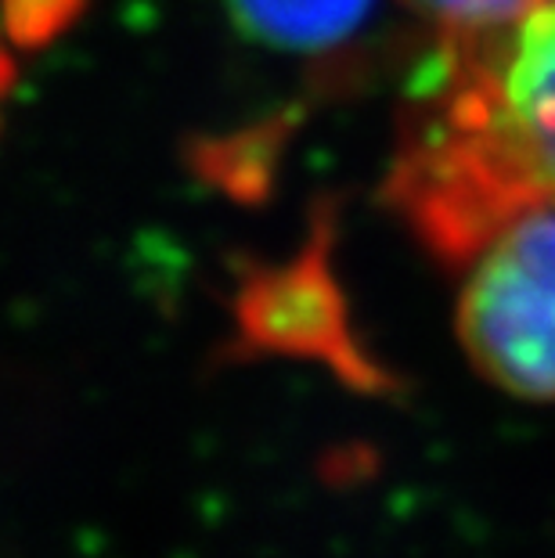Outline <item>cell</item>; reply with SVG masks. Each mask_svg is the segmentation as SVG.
Segmentation results:
<instances>
[{
    "label": "cell",
    "mask_w": 555,
    "mask_h": 558,
    "mask_svg": "<svg viewBox=\"0 0 555 558\" xmlns=\"http://www.w3.org/2000/svg\"><path fill=\"white\" fill-rule=\"evenodd\" d=\"M483 29L436 33L415 69L383 202L441 267H466L534 209L555 206L512 151L483 73Z\"/></svg>",
    "instance_id": "obj_1"
},
{
    "label": "cell",
    "mask_w": 555,
    "mask_h": 558,
    "mask_svg": "<svg viewBox=\"0 0 555 558\" xmlns=\"http://www.w3.org/2000/svg\"><path fill=\"white\" fill-rule=\"evenodd\" d=\"M336 217L317 209L311 234L289 259H245L231 289V342L224 361H311L328 367L353 393L394 397L400 383L364 347L353 325L350 300L333 267Z\"/></svg>",
    "instance_id": "obj_2"
},
{
    "label": "cell",
    "mask_w": 555,
    "mask_h": 558,
    "mask_svg": "<svg viewBox=\"0 0 555 558\" xmlns=\"http://www.w3.org/2000/svg\"><path fill=\"white\" fill-rule=\"evenodd\" d=\"M455 331L502 393L555 400V206L519 217L472 259Z\"/></svg>",
    "instance_id": "obj_3"
},
{
    "label": "cell",
    "mask_w": 555,
    "mask_h": 558,
    "mask_svg": "<svg viewBox=\"0 0 555 558\" xmlns=\"http://www.w3.org/2000/svg\"><path fill=\"white\" fill-rule=\"evenodd\" d=\"M483 73L498 126L555 202V0L483 29Z\"/></svg>",
    "instance_id": "obj_4"
},
{
    "label": "cell",
    "mask_w": 555,
    "mask_h": 558,
    "mask_svg": "<svg viewBox=\"0 0 555 558\" xmlns=\"http://www.w3.org/2000/svg\"><path fill=\"white\" fill-rule=\"evenodd\" d=\"M245 40L281 54H328L372 19L375 0H220Z\"/></svg>",
    "instance_id": "obj_5"
},
{
    "label": "cell",
    "mask_w": 555,
    "mask_h": 558,
    "mask_svg": "<svg viewBox=\"0 0 555 558\" xmlns=\"http://www.w3.org/2000/svg\"><path fill=\"white\" fill-rule=\"evenodd\" d=\"M286 134H289L286 120H270L256 130H245L242 137H228V141L209 145L203 156L195 159V166L217 187H224V192H231L239 198H253L256 192H267L270 187V170L278 166Z\"/></svg>",
    "instance_id": "obj_6"
},
{
    "label": "cell",
    "mask_w": 555,
    "mask_h": 558,
    "mask_svg": "<svg viewBox=\"0 0 555 558\" xmlns=\"http://www.w3.org/2000/svg\"><path fill=\"white\" fill-rule=\"evenodd\" d=\"M419 19L436 26V33H469L509 26L541 0H405Z\"/></svg>",
    "instance_id": "obj_7"
},
{
    "label": "cell",
    "mask_w": 555,
    "mask_h": 558,
    "mask_svg": "<svg viewBox=\"0 0 555 558\" xmlns=\"http://www.w3.org/2000/svg\"><path fill=\"white\" fill-rule=\"evenodd\" d=\"M87 0H4V26L11 44L40 47L69 29Z\"/></svg>",
    "instance_id": "obj_8"
},
{
    "label": "cell",
    "mask_w": 555,
    "mask_h": 558,
    "mask_svg": "<svg viewBox=\"0 0 555 558\" xmlns=\"http://www.w3.org/2000/svg\"><path fill=\"white\" fill-rule=\"evenodd\" d=\"M11 76H15V65H11V54L4 51V44H0V101L8 98V90H11Z\"/></svg>",
    "instance_id": "obj_9"
}]
</instances>
